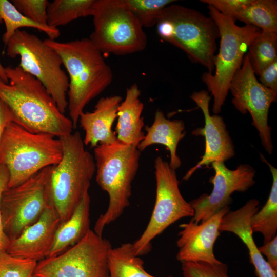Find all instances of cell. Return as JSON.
Wrapping results in <instances>:
<instances>
[{"instance_id":"e0dca14e","label":"cell","mask_w":277,"mask_h":277,"mask_svg":"<svg viewBox=\"0 0 277 277\" xmlns=\"http://www.w3.org/2000/svg\"><path fill=\"white\" fill-rule=\"evenodd\" d=\"M61 223L57 212L49 205L36 222L9 241L6 252L15 257L36 262L48 258Z\"/></svg>"},{"instance_id":"f546056e","label":"cell","mask_w":277,"mask_h":277,"mask_svg":"<svg viewBox=\"0 0 277 277\" xmlns=\"http://www.w3.org/2000/svg\"><path fill=\"white\" fill-rule=\"evenodd\" d=\"M37 262L0 252V277H31Z\"/></svg>"},{"instance_id":"277c9868","label":"cell","mask_w":277,"mask_h":277,"mask_svg":"<svg viewBox=\"0 0 277 277\" xmlns=\"http://www.w3.org/2000/svg\"><path fill=\"white\" fill-rule=\"evenodd\" d=\"M137 146L118 140L94 148L95 179L109 196L107 210L97 220L94 231L102 236L104 228L117 220L130 205L132 183L140 165Z\"/></svg>"},{"instance_id":"d6986e66","label":"cell","mask_w":277,"mask_h":277,"mask_svg":"<svg viewBox=\"0 0 277 277\" xmlns=\"http://www.w3.org/2000/svg\"><path fill=\"white\" fill-rule=\"evenodd\" d=\"M122 101L120 95L103 97L98 100L92 111H83L80 114L78 122L85 132L83 142L85 146L94 148L117 140L112 127Z\"/></svg>"},{"instance_id":"5bb4252c","label":"cell","mask_w":277,"mask_h":277,"mask_svg":"<svg viewBox=\"0 0 277 277\" xmlns=\"http://www.w3.org/2000/svg\"><path fill=\"white\" fill-rule=\"evenodd\" d=\"M211 165L215 172L209 179L213 185L211 193L203 194L189 202L194 211L191 220L195 224L207 221L229 206L233 192H245L255 184V170L249 164H241L234 170L228 169L224 162Z\"/></svg>"},{"instance_id":"8fae6325","label":"cell","mask_w":277,"mask_h":277,"mask_svg":"<svg viewBox=\"0 0 277 277\" xmlns=\"http://www.w3.org/2000/svg\"><path fill=\"white\" fill-rule=\"evenodd\" d=\"M110 242L91 229L78 243L61 254L37 262L38 277H109Z\"/></svg>"},{"instance_id":"cb8c5ba5","label":"cell","mask_w":277,"mask_h":277,"mask_svg":"<svg viewBox=\"0 0 277 277\" xmlns=\"http://www.w3.org/2000/svg\"><path fill=\"white\" fill-rule=\"evenodd\" d=\"M108 267L109 277H155L145 270L143 260L136 255L133 244L130 243L110 249Z\"/></svg>"},{"instance_id":"484cf974","label":"cell","mask_w":277,"mask_h":277,"mask_svg":"<svg viewBox=\"0 0 277 277\" xmlns=\"http://www.w3.org/2000/svg\"><path fill=\"white\" fill-rule=\"evenodd\" d=\"M234 20L256 27L262 32L277 34V1L252 0Z\"/></svg>"},{"instance_id":"1f68e13d","label":"cell","mask_w":277,"mask_h":277,"mask_svg":"<svg viewBox=\"0 0 277 277\" xmlns=\"http://www.w3.org/2000/svg\"><path fill=\"white\" fill-rule=\"evenodd\" d=\"M17 10L29 19L42 25H48L47 0H13Z\"/></svg>"},{"instance_id":"83f0119b","label":"cell","mask_w":277,"mask_h":277,"mask_svg":"<svg viewBox=\"0 0 277 277\" xmlns=\"http://www.w3.org/2000/svg\"><path fill=\"white\" fill-rule=\"evenodd\" d=\"M247 55L255 75L277 60V34L261 31L253 39Z\"/></svg>"},{"instance_id":"4316f807","label":"cell","mask_w":277,"mask_h":277,"mask_svg":"<svg viewBox=\"0 0 277 277\" xmlns=\"http://www.w3.org/2000/svg\"><path fill=\"white\" fill-rule=\"evenodd\" d=\"M2 22L5 25V31L2 36L5 45L16 31L24 27L41 30L51 40H55L61 35L58 28L33 22L21 13L13 3L8 0H0V23Z\"/></svg>"},{"instance_id":"44dd1931","label":"cell","mask_w":277,"mask_h":277,"mask_svg":"<svg viewBox=\"0 0 277 277\" xmlns=\"http://www.w3.org/2000/svg\"><path fill=\"white\" fill-rule=\"evenodd\" d=\"M147 132L137 148L140 152L153 144H161L166 147L170 155V167L176 170L182 164L177 154V147L180 141L186 135L184 122L181 120H170L161 110H157L154 121L150 126H146Z\"/></svg>"},{"instance_id":"8d00e7d4","label":"cell","mask_w":277,"mask_h":277,"mask_svg":"<svg viewBox=\"0 0 277 277\" xmlns=\"http://www.w3.org/2000/svg\"><path fill=\"white\" fill-rule=\"evenodd\" d=\"M12 122H15L14 115L0 97V140L6 128Z\"/></svg>"},{"instance_id":"6da1fadb","label":"cell","mask_w":277,"mask_h":277,"mask_svg":"<svg viewBox=\"0 0 277 277\" xmlns=\"http://www.w3.org/2000/svg\"><path fill=\"white\" fill-rule=\"evenodd\" d=\"M8 83L0 78V97L15 123L27 131L61 137L72 133V122L59 110L42 83L18 66L5 67Z\"/></svg>"},{"instance_id":"836d02e7","label":"cell","mask_w":277,"mask_h":277,"mask_svg":"<svg viewBox=\"0 0 277 277\" xmlns=\"http://www.w3.org/2000/svg\"><path fill=\"white\" fill-rule=\"evenodd\" d=\"M258 76L261 84L277 94V60L263 70Z\"/></svg>"},{"instance_id":"9a60e30c","label":"cell","mask_w":277,"mask_h":277,"mask_svg":"<svg viewBox=\"0 0 277 277\" xmlns=\"http://www.w3.org/2000/svg\"><path fill=\"white\" fill-rule=\"evenodd\" d=\"M190 98L202 111L205 120L204 127L195 129L192 131V134L204 137L205 148L201 160L187 171L183 177L184 180H188L203 166H208L215 162H224L233 157L235 153L233 141L223 117L210 113L209 107L211 96L209 92L204 90L195 91Z\"/></svg>"},{"instance_id":"30bf717a","label":"cell","mask_w":277,"mask_h":277,"mask_svg":"<svg viewBox=\"0 0 277 277\" xmlns=\"http://www.w3.org/2000/svg\"><path fill=\"white\" fill-rule=\"evenodd\" d=\"M156 198L154 208L145 231L133 243L136 255L148 253L151 241L179 220L193 217L194 211L182 196L175 170L159 156L154 161Z\"/></svg>"},{"instance_id":"2e32d148","label":"cell","mask_w":277,"mask_h":277,"mask_svg":"<svg viewBox=\"0 0 277 277\" xmlns=\"http://www.w3.org/2000/svg\"><path fill=\"white\" fill-rule=\"evenodd\" d=\"M230 211L227 206L207 221L195 224L190 220L180 225L181 230L176 241V259L182 262H220L215 256L214 243L220 234L219 226L223 216Z\"/></svg>"},{"instance_id":"7a4b0ae2","label":"cell","mask_w":277,"mask_h":277,"mask_svg":"<svg viewBox=\"0 0 277 277\" xmlns=\"http://www.w3.org/2000/svg\"><path fill=\"white\" fill-rule=\"evenodd\" d=\"M44 42L58 53L67 71V109L76 128L86 105L111 83L112 70L89 38L66 42L47 38Z\"/></svg>"},{"instance_id":"ba28073f","label":"cell","mask_w":277,"mask_h":277,"mask_svg":"<svg viewBox=\"0 0 277 277\" xmlns=\"http://www.w3.org/2000/svg\"><path fill=\"white\" fill-rule=\"evenodd\" d=\"M5 46L6 55L11 58L19 56L18 66L42 83L64 114L68 106L69 78L58 53L44 40L21 29Z\"/></svg>"},{"instance_id":"3957f363","label":"cell","mask_w":277,"mask_h":277,"mask_svg":"<svg viewBox=\"0 0 277 277\" xmlns=\"http://www.w3.org/2000/svg\"><path fill=\"white\" fill-rule=\"evenodd\" d=\"M59 138L63 155L57 164L51 166L47 190L49 205L56 210L62 223L71 216L89 193L96 168L94 157L85 149L79 132Z\"/></svg>"},{"instance_id":"4fadbf2b","label":"cell","mask_w":277,"mask_h":277,"mask_svg":"<svg viewBox=\"0 0 277 277\" xmlns=\"http://www.w3.org/2000/svg\"><path fill=\"white\" fill-rule=\"evenodd\" d=\"M229 91L232 103L241 113L251 115L252 124L259 132L262 146L268 154L273 151L271 128L268 124L271 104L276 101L277 94L261 84L246 54L240 69L234 75Z\"/></svg>"},{"instance_id":"ffe728a7","label":"cell","mask_w":277,"mask_h":277,"mask_svg":"<svg viewBox=\"0 0 277 277\" xmlns=\"http://www.w3.org/2000/svg\"><path fill=\"white\" fill-rule=\"evenodd\" d=\"M140 96L141 90L136 83L127 88L125 99L121 103L117 112L115 131L117 140L137 147L145 135L143 131L144 117L142 116L144 104Z\"/></svg>"},{"instance_id":"7c38bea8","label":"cell","mask_w":277,"mask_h":277,"mask_svg":"<svg viewBox=\"0 0 277 277\" xmlns=\"http://www.w3.org/2000/svg\"><path fill=\"white\" fill-rule=\"evenodd\" d=\"M51 166L42 169L16 186L7 187L3 192L2 223L4 233L10 241L36 222L50 205L47 183Z\"/></svg>"},{"instance_id":"52a82bcc","label":"cell","mask_w":277,"mask_h":277,"mask_svg":"<svg viewBox=\"0 0 277 277\" xmlns=\"http://www.w3.org/2000/svg\"><path fill=\"white\" fill-rule=\"evenodd\" d=\"M209 16L217 25L220 38L219 52L214 58V72L203 73L202 81L213 97L212 111L219 113L229 92L232 79L242 66L248 47L261 31L253 26H239L211 6H207Z\"/></svg>"},{"instance_id":"5b68a950","label":"cell","mask_w":277,"mask_h":277,"mask_svg":"<svg viewBox=\"0 0 277 277\" xmlns=\"http://www.w3.org/2000/svg\"><path fill=\"white\" fill-rule=\"evenodd\" d=\"M155 25L163 40L182 50L192 63L213 72L220 35L217 25L210 16L172 3L163 9Z\"/></svg>"},{"instance_id":"ac0fdd59","label":"cell","mask_w":277,"mask_h":277,"mask_svg":"<svg viewBox=\"0 0 277 277\" xmlns=\"http://www.w3.org/2000/svg\"><path fill=\"white\" fill-rule=\"evenodd\" d=\"M259 201L248 200L241 208L229 211L221 219L219 230L232 232L245 244L249 251L250 263L253 265L257 277H277V271L273 270L260 252L253 238L250 220L260 208Z\"/></svg>"},{"instance_id":"d6a6232c","label":"cell","mask_w":277,"mask_h":277,"mask_svg":"<svg viewBox=\"0 0 277 277\" xmlns=\"http://www.w3.org/2000/svg\"><path fill=\"white\" fill-rule=\"evenodd\" d=\"M252 0H201V2L211 6L223 15L234 20L236 15L246 8Z\"/></svg>"},{"instance_id":"f35d334b","label":"cell","mask_w":277,"mask_h":277,"mask_svg":"<svg viewBox=\"0 0 277 277\" xmlns=\"http://www.w3.org/2000/svg\"><path fill=\"white\" fill-rule=\"evenodd\" d=\"M31 277H38V276H35V275L33 274V275Z\"/></svg>"},{"instance_id":"9c48e42d","label":"cell","mask_w":277,"mask_h":277,"mask_svg":"<svg viewBox=\"0 0 277 277\" xmlns=\"http://www.w3.org/2000/svg\"><path fill=\"white\" fill-rule=\"evenodd\" d=\"M89 39L102 53L125 55L144 50L145 32L125 0H97Z\"/></svg>"},{"instance_id":"4dcf8cb0","label":"cell","mask_w":277,"mask_h":277,"mask_svg":"<svg viewBox=\"0 0 277 277\" xmlns=\"http://www.w3.org/2000/svg\"><path fill=\"white\" fill-rule=\"evenodd\" d=\"M181 263L184 277H229L227 265L221 261L218 263L199 261Z\"/></svg>"},{"instance_id":"603a6c76","label":"cell","mask_w":277,"mask_h":277,"mask_svg":"<svg viewBox=\"0 0 277 277\" xmlns=\"http://www.w3.org/2000/svg\"><path fill=\"white\" fill-rule=\"evenodd\" d=\"M260 159L269 167L272 176V184L268 199L262 208L255 212L250 220L253 232L261 233L265 244L276 236L277 232V169L260 154Z\"/></svg>"},{"instance_id":"d4e9b609","label":"cell","mask_w":277,"mask_h":277,"mask_svg":"<svg viewBox=\"0 0 277 277\" xmlns=\"http://www.w3.org/2000/svg\"><path fill=\"white\" fill-rule=\"evenodd\" d=\"M97 0H54L49 2L47 24L58 28L80 17L93 16Z\"/></svg>"},{"instance_id":"d590c367","label":"cell","mask_w":277,"mask_h":277,"mask_svg":"<svg viewBox=\"0 0 277 277\" xmlns=\"http://www.w3.org/2000/svg\"><path fill=\"white\" fill-rule=\"evenodd\" d=\"M261 254L267 258L266 261L270 266L277 271V236H275L269 242L258 247Z\"/></svg>"},{"instance_id":"7402d4cb","label":"cell","mask_w":277,"mask_h":277,"mask_svg":"<svg viewBox=\"0 0 277 277\" xmlns=\"http://www.w3.org/2000/svg\"><path fill=\"white\" fill-rule=\"evenodd\" d=\"M90 197L87 193L71 216L59 225L48 257L61 254L85 237L90 230Z\"/></svg>"},{"instance_id":"8992f818","label":"cell","mask_w":277,"mask_h":277,"mask_svg":"<svg viewBox=\"0 0 277 277\" xmlns=\"http://www.w3.org/2000/svg\"><path fill=\"white\" fill-rule=\"evenodd\" d=\"M63 148L60 138L30 132L12 122L0 140V164L8 170L7 187L16 186L42 169L57 164Z\"/></svg>"},{"instance_id":"e575fe53","label":"cell","mask_w":277,"mask_h":277,"mask_svg":"<svg viewBox=\"0 0 277 277\" xmlns=\"http://www.w3.org/2000/svg\"><path fill=\"white\" fill-rule=\"evenodd\" d=\"M8 181V170L3 165L0 164V252L6 251L10 241L3 230L1 214L2 194L4 190L7 187Z\"/></svg>"},{"instance_id":"f1b7e54d","label":"cell","mask_w":277,"mask_h":277,"mask_svg":"<svg viewBox=\"0 0 277 277\" xmlns=\"http://www.w3.org/2000/svg\"><path fill=\"white\" fill-rule=\"evenodd\" d=\"M142 26L152 27L156 25L163 9L174 0H125Z\"/></svg>"},{"instance_id":"74e56055","label":"cell","mask_w":277,"mask_h":277,"mask_svg":"<svg viewBox=\"0 0 277 277\" xmlns=\"http://www.w3.org/2000/svg\"><path fill=\"white\" fill-rule=\"evenodd\" d=\"M0 78L6 83H8V80L6 75L5 67H4L0 61Z\"/></svg>"}]
</instances>
